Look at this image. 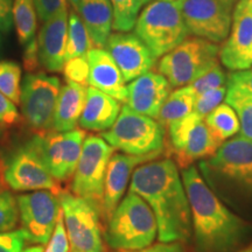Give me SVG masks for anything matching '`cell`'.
<instances>
[{
	"instance_id": "48",
	"label": "cell",
	"mask_w": 252,
	"mask_h": 252,
	"mask_svg": "<svg viewBox=\"0 0 252 252\" xmlns=\"http://www.w3.org/2000/svg\"><path fill=\"white\" fill-rule=\"evenodd\" d=\"M147 1H150V0H143V5H144V4H146Z\"/></svg>"
},
{
	"instance_id": "19",
	"label": "cell",
	"mask_w": 252,
	"mask_h": 252,
	"mask_svg": "<svg viewBox=\"0 0 252 252\" xmlns=\"http://www.w3.org/2000/svg\"><path fill=\"white\" fill-rule=\"evenodd\" d=\"M171 94V84L161 74L147 71L127 87L128 108L141 115L157 119L168 94Z\"/></svg>"
},
{
	"instance_id": "38",
	"label": "cell",
	"mask_w": 252,
	"mask_h": 252,
	"mask_svg": "<svg viewBox=\"0 0 252 252\" xmlns=\"http://www.w3.org/2000/svg\"><path fill=\"white\" fill-rule=\"evenodd\" d=\"M36 13L42 23L67 8V0H34Z\"/></svg>"
},
{
	"instance_id": "5",
	"label": "cell",
	"mask_w": 252,
	"mask_h": 252,
	"mask_svg": "<svg viewBox=\"0 0 252 252\" xmlns=\"http://www.w3.org/2000/svg\"><path fill=\"white\" fill-rule=\"evenodd\" d=\"M135 34L160 58L189 35L179 0H156L143 9L134 25Z\"/></svg>"
},
{
	"instance_id": "26",
	"label": "cell",
	"mask_w": 252,
	"mask_h": 252,
	"mask_svg": "<svg viewBox=\"0 0 252 252\" xmlns=\"http://www.w3.org/2000/svg\"><path fill=\"white\" fill-rule=\"evenodd\" d=\"M194 100L195 94L193 89L189 86L180 87L169 94L163 102L158 115V122L163 127H168L173 122L179 121L193 112Z\"/></svg>"
},
{
	"instance_id": "33",
	"label": "cell",
	"mask_w": 252,
	"mask_h": 252,
	"mask_svg": "<svg viewBox=\"0 0 252 252\" xmlns=\"http://www.w3.org/2000/svg\"><path fill=\"white\" fill-rule=\"evenodd\" d=\"M69 250H70V242H69L67 230H65L63 212L61 208H60L55 230L48 241V243L46 244V248L32 247L25 249L23 252H69Z\"/></svg>"
},
{
	"instance_id": "20",
	"label": "cell",
	"mask_w": 252,
	"mask_h": 252,
	"mask_svg": "<svg viewBox=\"0 0 252 252\" xmlns=\"http://www.w3.org/2000/svg\"><path fill=\"white\" fill-rule=\"evenodd\" d=\"M89 62L88 84L108 94L119 102L127 100V87L123 74L108 50L93 48L87 54Z\"/></svg>"
},
{
	"instance_id": "50",
	"label": "cell",
	"mask_w": 252,
	"mask_h": 252,
	"mask_svg": "<svg viewBox=\"0 0 252 252\" xmlns=\"http://www.w3.org/2000/svg\"><path fill=\"white\" fill-rule=\"evenodd\" d=\"M139 1H140V4H141V5H143V0H139Z\"/></svg>"
},
{
	"instance_id": "31",
	"label": "cell",
	"mask_w": 252,
	"mask_h": 252,
	"mask_svg": "<svg viewBox=\"0 0 252 252\" xmlns=\"http://www.w3.org/2000/svg\"><path fill=\"white\" fill-rule=\"evenodd\" d=\"M113 9V30L128 32L134 28L138 13L143 5L139 0H110Z\"/></svg>"
},
{
	"instance_id": "16",
	"label": "cell",
	"mask_w": 252,
	"mask_h": 252,
	"mask_svg": "<svg viewBox=\"0 0 252 252\" xmlns=\"http://www.w3.org/2000/svg\"><path fill=\"white\" fill-rule=\"evenodd\" d=\"M105 47L121 69L125 82H131L146 74L156 64L157 58L152 50L135 33L121 32L111 34Z\"/></svg>"
},
{
	"instance_id": "36",
	"label": "cell",
	"mask_w": 252,
	"mask_h": 252,
	"mask_svg": "<svg viewBox=\"0 0 252 252\" xmlns=\"http://www.w3.org/2000/svg\"><path fill=\"white\" fill-rule=\"evenodd\" d=\"M62 71L67 81L87 86L88 80H89V62H88L87 55L67 60L63 65Z\"/></svg>"
},
{
	"instance_id": "6",
	"label": "cell",
	"mask_w": 252,
	"mask_h": 252,
	"mask_svg": "<svg viewBox=\"0 0 252 252\" xmlns=\"http://www.w3.org/2000/svg\"><path fill=\"white\" fill-rule=\"evenodd\" d=\"M103 138L115 150L132 156H146L162 152L165 146V127L149 116L141 115L127 105L122 109Z\"/></svg>"
},
{
	"instance_id": "30",
	"label": "cell",
	"mask_w": 252,
	"mask_h": 252,
	"mask_svg": "<svg viewBox=\"0 0 252 252\" xmlns=\"http://www.w3.org/2000/svg\"><path fill=\"white\" fill-rule=\"evenodd\" d=\"M0 91L15 105L20 104L21 68L14 61H0Z\"/></svg>"
},
{
	"instance_id": "24",
	"label": "cell",
	"mask_w": 252,
	"mask_h": 252,
	"mask_svg": "<svg viewBox=\"0 0 252 252\" xmlns=\"http://www.w3.org/2000/svg\"><path fill=\"white\" fill-rule=\"evenodd\" d=\"M219 147L220 145L214 139L203 118H201L189 132L184 146L171 153V159L174 160L176 166L185 169L194 165L195 161H201L214 156Z\"/></svg>"
},
{
	"instance_id": "28",
	"label": "cell",
	"mask_w": 252,
	"mask_h": 252,
	"mask_svg": "<svg viewBox=\"0 0 252 252\" xmlns=\"http://www.w3.org/2000/svg\"><path fill=\"white\" fill-rule=\"evenodd\" d=\"M13 23L17 28L19 42L24 47L35 40L36 8L34 0H14Z\"/></svg>"
},
{
	"instance_id": "44",
	"label": "cell",
	"mask_w": 252,
	"mask_h": 252,
	"mask_svg": "<svg viewBox=\"0 0 252 252\" xmlns=\"http://www.w3.org/2000/svg\"><path fill=\"white\" fill-rule=\"evenodd\" d=\"M237 252H252V244L249 245V247L244 248V249H241V250H238Z\"/></svg>"
},
{
	"instance_id": "27",
	"label": "cell",
	"mask_w": 252,
	"mask_h": 252,
	"mask_svg": "<svg viewBox=\"0 0 252 252\" xmlns=\"http://www.w3.org/2000/svg\"><path fill=\"white\" fill-rule=\"evenodd\" d=\"M94 48L89 32L76 11L70 12L68 18V40L65 49V61L67 60L86 56L89 50Z\"/></svg>"
},
{
	"instance_id": "10",
	"label": "cell",
	"mask_w": 252,
	"mask_h": 252,
	"mask_svg": "<svg viewBox=\"0 0 252 252\" xmlns=\"http://www.w3.org/2000/svg\"><path fill=\"white\" fill-rule=\"evenodd\" d=\"M4 178L6 184L13 190L47 189L55 194L61 191L43 160L35 137L12 153L6 163Z\"/></svg>"
},
{
	"instance_id": "22",
	"label": "cell",
	"mask_w": 252,
	"mask_h": 252,
	"mask_svg": "<svg viewBox=\"0 0 252 252\" xmlns=\"http://www.w3.org/2000/svg\"><path fill=\"white\" fill-rule=\"evenodd\" d=\"M87 88L67 81L60 90L52 127L55 132H67L76 127L87 98Z\"/></svg>"
},
{
	"instance_id": "25",
	"label": "cell",
	"mask_w": 252,
	"mask_h": 252,
	"mask_svg": "<svg viewBox=\"0 0 252 252\" xmlns=\"http://www.w3.org/2000/svg\"><path fill=\"white\" fill-rule=\"evenodd\" d=\"M204 123L220 146L235 137L236 133L241 130L237 115L228 103L220 104L216 109L206 116Z\"/></svg>"
},
{
	"instance_id": "49",
	"label": "cell",
	"mask_w": 252,
	"mask_h": 252,
	"mask_svg": "<svg viewBox=\"0 0 252 252\" xmlns=\"http://www.w3.org/2000/svg\"><path fill=\"white\" fill-rule=\"evenodd\" d=\"M0 48H1V39H0Z\"/></svg>"
},
{
	"instance_id": "40",
	"label": "cell",
	"mask_w": 252,
	"mask_h": 252,
	"mask_svg": "<svg viewBox=\"0 0 252 252\" xmlns=\"http://www.w3.org/2000/svg\"><path fill=\"white\" fill-rule=\"evenodd\" d=\"M228 84L238 87L252 94V70H238L230 72L228 76Z\"/></svg>"
},
{
	"instance_id": "46",
	"label": "cell",
	"mask_w": 252,
	"mask_h": 252,
	"mask_svg": "<svg viewBox=\"0 0 252 252\" xmlns=\"http://www.w3.org/2000/svg\"><path fill=\"white\" fill-rule=\"evenodd\" d=\"M69 252H82V251L77 250V249H74V248H71V250H69Z\"/></svg>"
},
{
	"instance_id": "35",
	"label": "cell",
	"mask_w": 252,
	"mask_h": 252,
	"mask_svg": "<svg viewBox=\"0 0 252 252\" xmlns=\"http://www.w3.org/2000/svg\"><path fill=\"white\" fill-rule=\"evenodd\" d=\"M225 94L226 88L224 86L198 94L195 97L193 112L204 119L207 115H209L214 109H216L220 104H222L223 99L225 98Z\"/></svg>"
},
{
	"instance_id": "13",
	"label": "cell",
	"mask_w": 252,
	"mask_h": 252,
	"mask_svg": "<svg viewBox=\"0 0 252 252\" xmlns=\"http://www.w3.org/2000/svg\"><path fill=\"white\" fill-rule=\"evenodd\" d=\"M19 219L28 241L45 245L52 237L60 213L58 194L41 189L18 196Z\"/></svg>"
},
{
	"instance_id": "12",
	"label": "cell",
	"mask_w": 252,
	"mask_h": 252,
	"mask_svg": "<svg viewBox=\"0 0 252 252\" xmlns=\"http://www.w3.org/2000/svg\"><path fill=\"white\" fill-rule=\"evenodd\" d=\"M188 33L220 43L229 35L234 4L223 0H179Z\"/></svg>"
},
{
	"instance_id": "43",
	"label": "cell",
	"mask_w": 252,
	"mask_h": 252,
	"mask_svg": "<svg viewBox=\"0 0 252 252\" xmlns=\"http://www.w3.org/2000/svg\"><path fill=\"white\" fill-rule=\"evenodd\" d=\"M69 4L71 5V7L74 11H77L78 8V4H80V0H68Z\"/></svg>"
},
{
	"instance_id": "37",
	"label": "cell",
	"mask_w": 252,
	"mask_h": 252,
	"mask_svg": "<svg viewBox=\"0 0 252 252\" xmlns=\"http://www.w3.org/2000/svg\"><path fill=\"white\" fill-rule=\"evenodd\" d=\"M28 236L24 229L0 232V252H23Z\"/></svg>"
},
{
	"instance_id": "17",
	"label": "cell",
	"mask_w": 252,
	"mask_h": 252,
	"mask_svg": "<svg viewBox=\"0 0 252 252\" xmlns=\"http://www.w3.org/2000/svg\"><path fill=\"white\" fill-rule=\"evenodd\" d=\"M161 152L150 153L146 156H132V154H112L104 181V194L100 207V214L104 219L110 220L117 208L127 187L130 176L133 174L138 165L157 159Z\"/></svg>"
},
{
	"instance_id": "7",
	"label": "cell",
	"mask_w": 252,
	"mask_h": 252,
	"mask_svg": "<svg viewBox=\"0 0 252 252\" xmlns=\"http://www.w3.org/2000/svg\"><path fill=\"white\" fill-rule=\"evenodd\" d=\"M219 53V46L212 41L201 37L185 39L162 56L158 69L171 87L189 86L217 63Z\"/></svg>"
},
{
	"instance_id": "2",
	"label": "cell",
	"mask_w": 252,
	"mask_h": 252,
	"mask_svg": "<svg viewBox=\"0 0 252 252\" xmlns=\"http://www.w3.org/2000/svg\"><path fill=\"white\" fill-rule=\"evenodd\" d=\"M181 179L190 206L195 251L234 252L249 241L250 223L222 202L196 166L182 169Z\"/></svg>"
},
{
	"instance_id": "8",
	"label": "cell",
	"mask_w": 252,
	"mask_h": 252,
	"mask_svg": "<svg viewBox=\"0 0 252 252\" xmlns=\"http://www.w3.org/2000/svg\"><path fill=\"white\" fill-rule=\"evenodd\" d=\"M58 197L71 248L82 252H104L98 206L65 191H60Z\"/></svg>"
},
{
	"instance_id": "21",
	"label": "cell",
	"mask_w": 252,
	"mask_h": 252,
	"mask_svg": "<svg viewBox=\"0 0 252 252\" xmlns=\"http://www.w3.org/2000/svg\"><path fill=\"white\" fill-rule=\"evenodd\" d=\"M119 113V100L96 88L90 87L87 90L86 103L78 124L84 130L103 132L109 130L115 124Z\"/></svg>"
},
{
	"instance_id": "3",
	"label": "cell",
	"mask_w": 252,
	"mask_h": 252,
	"mask_svg": "<svg viewBox=\"0 0 252 252\" xmlns=\"http://www.w3.org/2000/svg\"><path fill=\"white\" fill-rule=\"evenodd\" d=\"M197 168L226 207L252 220V140L243 135L226 140Z\"/></svg>"
},
{
	"instance_id": "39",
	"label": "cell",
	"mask_w": 252,
	"mask_h": 252,
	"mask_svg": "<svg viewBox=\"0 0 252 252\" xmlns=\"http://www.w3.org/2000/svg\"><path fill=\"white\" fill-rule=\"evenodd\" d=\"M19 122L20 115L15 108V104L0 91V124L2 126H12Z\"/></svg>"
},
{
	"instance_id": "14",
	"label": "cell",
	"mask_w": 252,
	"mask_h": 252,
	"mask_svg": "<svg viewBox=\"0 0 252 252\" xmlns=\"http://www.w3.org/2000/svg\"><path fill=\"white\" fill-rule=\"evenodd\" d=\"M40 152L56 181L71 178L80 160L86 132L74 128L47 135H35Z\"/></svg>"
},
{
	"instance_id": "47",
	"label": "cell",
	"mask_w": 252,
	"mask_h": 252,
	"mask_svg": "<svg viewBox=\"0 0 252 252\" xmlns=\"http://www.w3.org/2000/svg\"><path fill=\"white\" fill-rule=\"evenodd\" d=\"M223 1H226V2H231V4H235L236 0H223Z\"/></svg>"
},
{
	"instance_id": "41",
	"label": "cell",
	"mask_w": 252,
	"mask_h": 252,
	"mask_svg": "<svg viewBox=\"0 0 252 252\" xmlns=\"http://www.w3.org/2000/svg\"><path fill=\"white\" fill-rule=\"evenodd\" d=\"M13 26V0H0V32L8 33Z\"/></svg>"
},
{
	"instance_id": "1",
	"label": "cell",
	"mask_w": 252,
	"mask_h": 252,
	"mask_svg": "<svg viewBox=\"0 0 252 252\" xmlns=\"http://www.w3.org/2000/svg\"><path fill=\"white\" fill-rule=\"evenodd\" d=\"M130 190L152 208L160 242H185L190 237V206L174 160L154 159L135 168Z\"/></svg>"
},
{
	"instance_id": "29",
	"label": "cell",
	"mask_w": 252,
	"mask_h": 252,
	"mask_svg": "<svg viewBox=\"0 0 252 252\" xmlns=\"http://www.w3.org/2000/svg\"><path fill=\"white\" fill-rule=\"evenodd\" d=\"M225 102L237 115L241 124V135L252 140V94L241 88L228 84Z\"/></svg>"
},
{
	"instance_id": "18",
	"label": "cell",
	"mask_w": 252,
	"mask_h": 252,
	"mask_svg": "<svg viewBox=\"0 0 252 252\" xmlns=\"http://www.w3.org/2000/svg\"><path fill=\"white\" fill-rule=\"evenodd\" d=\"M68 9H63L45 21L40 31L37 39L39 61L50 72L63 70L68 40Z\"/></svg>"
},
{
	"instance_id": "23",
	"label": "cell",
	"mask_w": 252,
	"mask_h": 252,
	"mask_svg": "<svg viewBox=\"0 0 252 252\" xmlns=\"http://www.w3.org/2000/svg\"><path fill=\"white\" fill-rule=\"evenodd\" d=\"M76 12L89 32L94 47L104 48L113 28V9L110 0H80Z\"/></svg>"
},
{
	"instance_id": "9",
	"label": "cell",
	"mask_w": 252,
	"mask_h": 252,
	"mask_svg": "<svg viewBox=\"0 0 252 252\" xmlns=\"http://www.w3.org/2000/svg\"><path fill=\"white\" fill-rule=\"evenodd\" d=\"M113 151L115 149L104 138L89 135L84 139L80 160L74 173L72 194L96 203L99 209L102 207L106 168Z\"/></svg>"
},
{
	"instance_id": "32",
	"label": "cell",
	"mask_w": 252,
	"mask_h": 252,
	"mask_svg": "<svg viewBox=\"0 0 252 252\" xmlns=\"http://www.w3.org/2000/svg\"><path fill=\"white\" fill-rule=\"evenodd\" d=\"M19 220L18 201L0 184V232L12 231Z\"/></svg>"
},
{
	"instance_id": "34",
	"label": "cell",
	"mask_w": 252,
	"mask_h": 252,
	"mask_svg": "<svg viewBox=\"0 0 252 252\" xmlns=\"http://www.w3.org/2000/svg\"><path fill=\"white\" fill-rule=\"evenodd\" d=\"M225 74L223 69L219 64V62L215 63L213 67H210L206 72H203L200 77L191 82L189 87L191 88L195 94V97L198 94L207 93V91L216 89V88L223 87L225 83Z\"/></svg>"
},
{
	"instance_id": "15",
	"label": "cell",
	"mask_w": 252,
	"mask_h": 252,
	"mask_svg": "<svg viewBox=\"0 0 252 252\" xmlns=\"http://www.w3.org/2000/svg\"><path fill=\"white\" fill-rule=\"evenodd\" d=\"M220 62L231 71L252 67V0H238L232 12L230 35L220 47Z\"/></svg>"
},
{
	"instance_id": "45",
	"label": "cell",
	"mask_w": 252,
	"mask_h": 252,
	"mask_svg": "<svg viewBox=\"0 0 252 252\" xmlns=\"http://www.w3.org/2000/svg\"><path fill=\"white\" fill-rule=\"evenodd\" d=\"M2 134H4V126L0 124V138L2 137Z\"/></svg>"
},
{
	"instance_id": "51",
	"label": "cell",
	"mask_w": 252,
	"mask_h": 252,
	"mask_svg": "<svg viewBox=\"0 0 252 252\" xmlns=\"http://www.w3.org/2000/svg\"><path fill=\"white\" fill-rule=\"evenodd\" d=\"M0 184H1V182H0Z\"/></svg>"
},
{
	"instance_id": "4",
	"label": "cell",
	"mask_w": 252,
	"mask_h": 252,
	"mask_svg": "<svg viewBox=\"0 0 252 252\" xmlns=\"http://www.w3.org/2000/svg\"><path fill=\"white\" fill-rule=\"evenodd\" d=\"M157 236L152 208L132 190L119 202L104 234L106 243L115 250H139L152 244Z\"/></svg>"
},
{
	"instance_id": "42",
	"label": "cell",
	"mask_w": 252,
	"mask_h": 252,
	"mask_svg": "<svg viewBox=\"0 0 252 252\" xmlns=\"http://www.w3.org/2000/svg\"><path fill=\"white\" fill-rule=\"evenodd\" d=\"M117 252H186V249L181 242H171V243H158L156 245L139 249V250H117Z\"/></svg>"
},
{
	"instance_id": "11",
	"label": "cell",
	"mask_w": 252,
	"mask_h": 252,
	"mask_svg": "<svg viewBox=\"0 0 252 252\" xmlns=\"http://www.w3.org/2000/svg\"><path fill=\"white\" fill-rule=\"evenodd\" d=\"M61 81L45 72H28L21 83L20 105L27 124L35 130L52 127Z\"/></svg>"
}]
</instances>
